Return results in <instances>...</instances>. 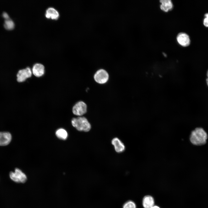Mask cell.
Wrapping results in <instances>:
<instances>
[{"label": "cell", "mask_w": 208, "mask_h": 208, "mask_svg": "<svg viewBox=\"0 0 208 208\" xmlns=\"http://www.w3.org/2000/svg\"><path fill=\"white\" fill-rule=\"evenodd\" d=\"M55 135L59 139L64 140H66L68 137L67 131L62 128L59 129L56 131Z\"/></svg>", "instance_id": "5bb4252c"}, {"label": "cell", "mask_w": 208, "mask_h": 208, "mask_svg": "<svg viewBox=\"0 0 208 208\" xmlns=\"http://www.w3.org/2000/svg\"><path fill=\"white\" fill-rule=\"evenodd\" d=\"M3 17L6 19L9 18V17L8 14L6 12H3L2 14Z\"/></svg>", "instance_id": "ac0fdd59"}, {"label": "cell", "mask_w": 208, "mask_h": 208, "mask_svg": "<svg viewBox=\"0 0 208 208\" xmlns=\"http://www.w3.org/2000/svg\"><path fill=\"white\" fill-rule=\"evenodd\" d=\"M177 39L179 44L183 47L187 46L190 43L189 36L184 33H179L177 36Z\"/></svg>", "instance_id": "ba28073f"}, {"label": "cell", "mask_w": 208, "mask_h": 208, "mask_svg": "<svg viewBox=\"0 0 208 208\" xmlns=\"http://www.w3.org/2000/svg\"><path fill=\"white\" fill-rule=\"evenodd\" d=\"M111 143L114 146L115 151L118 153L123 152L125 149L124 144L118 138L115 137L112 139Z\"/></svg>", "instance_id": "30bf717a"}, {"label": "cell", "mask_w": 208, "mask_h": 208, "mask_svg": "<svg viewBox=\"0 0 208 208\" xmlns=\"http://www.w3.org/2000/svg\"><path fill=\"white\" fill-rule=\"evenodd\" d=\"M45 16L47 18L56 20L58 18L59 14L56 9L51 7L49 8L46 10Z\"/></svg>", "instance_id": "8fae6325"}, {"label": "cell", "mask_w": 208, "mask_h": 208, "mask_svg": "<svg viewBox=\"0 0 208 208\" xmlns=\"http://www.w3.org/2000/svg\"><path fill=\"white\" fill-rule=\"evenodd\" d=\"M206 76L207 77V78H208V69L206 72Z\"/></svg>", "instance_id": "44dd1931"}, {"label": "cell", "mask_w": 208, "mask_h": 208, "mask_svg": "<svg viewBox=\"0 0 208 208\" xmlns=\"http://www.w3.org/2000/svg\"><path fill=\"white\" fill-rule=\"evenodd\" d=\"M87 106L84 102L80 101L77 102L72 107L73 114L79 116H82L87 112Z\"/></svg>", "instance_id": "5b68a950"}, {"label": "cell", "mask_w": 208, "mask_h": 208, "mask_svg": "<svg viewBox=\"0 0 208 208\" xmlns=\"http://www.w3.org/2000/svg\"><path fill=\"white\" fill-rule=\"evenodd\" d=\"M4 26L6 29L11 30L14 28V24L13 21L9 18L5 20Z\"/></svg>", "instance_id": "9a60e30c"}, {"label": "cell", "mask_w": 208, "mask_h": 208, "mask_svg": "<svg viewBox=\"0 0 208 208\" xmlns=\"http://www.w3.org/2000/svg\"><path fill=\"white\" fill-rule=\"evenodd\" d=\"M12 136L8 132H0V146H5L11 142Z\"/></svg>", "instance_id": "9c48e42d"}, {"label": "cell", "mask_w": 208, "mask_h": 208, "mask_svg": "<svg viewBox=\"0 0 208 208\" xmlns=\"http://www.w3.org/2000/svg\"><path fill=\"white\" fill-rule=\"evenodd\" d=\"M72 126L79 131L88 132L91 129V124L88 119L82 116L73 118L71 121Z\"/></svg>", "instance_id": "7a4b0ae2"}, {"label": "cell", "mask_w": 208, "mask_h": 208, "mask_svg": "<svg viewBox=\"0 0 208 208\" xmlns=\"http://www.w3.org/2000/svg\"><path fill=\"white\" fill-rule=\"evenodd\" d=\"M206 82L207 86L208 87V78H207L206 79Z\"/></svg>", "instance_id": "d6986e66"}, {"label": "cell", "mask_w": 208, "mask_h": 208, "mask_svg": "<svg viewBox=\"0 0 208 208\" xmlns=\"http://www.w3.org/2000/svg\"><path fill=\"white\" fill-rule=\"evenodd\" d=\"M31 70L34 76L40 77L43 76L44 74V66L41 63H36L33 66Z\"/></svg>", "instance_id": "52a82bcc"}, {"label": "cell", "mask_w": 208, "mask_h": 208, "mask_svg": "<svg viewBox=\"0 0 208 208\" xmlns=\"http://www.w3.org/2000/svg\"><path fill=\"white\" fill-rule=\"evenodd\" d=\"M205 18L204 19L203 24L205 26L208 27V13L205 14Z\"/></svg>", "instance_id": "e0dca14e"}, {"label": "cell", "mask_w": 208, "mask_h": 208, "mask_svg": "<svg viewBox=\"0 0 208 208\" xmlns=\"http://www.w3.org/2000/svg\"><path fill=\"white\" fill-rule=\"evenodd\" d=\"M122 208H136L135 203L133 201H128L123 205Z\"/></svg>", "instance_id": "2e32d148"}, {"label": "cell", "mask_w": 208, "mask_h": 208, "mask_svg": "<svg viewBox=\"0 0 208 208\" xmlns=\"http://www.w3.org/2000/svg\"><path fill=\"white\" fill-rule=\"evenodd\" d=\"M207 137V134L204 129L202 128L198 127L192 132L190 140L194 145L200 146L206 143Z\"/></svg>", "instance_id": "6da1fadb"}, {"label": "cell", "mask_w": 208, "mask_h": 208, "mask_svg": "<svg viewBox=\"0 0 208 208\" xmlns=\"http://www.w3.org/2000/svg\"><path fill=\"white\" fill-rule=\"evenodd\" d=\"M151 208H160L158 206H153L152 207H151Z\"/></svg>", "instance_id": "ffe728a7"}, {"label": "cell", "mask_w": 208, "mask_h": 208, "mask_svg": "<svg viewBox=\"0 0 208 208\" xmlns=\"http://www.w3.org/2000/svg\"><path fill=\"white\" fill-rule=\"evenodd\" d=\"M32 74V70L29 67L20 70L16 75L17 80L18 82H23L28 78L31 77Z\"/></svg>", "instance_id": "8992f818"}, {"label": "cell", "mask_w": 208, "mask_h": 208, "mask_svg": "<svg viewBox=\"0 0 208 208\" xmlns=\"http://www.w3.org/2000/svg\"><path fill=\"white\" fill-rule=\"evenodd\" d=\"M154 204V199L151 196L147 195L144 198L142 204L144 208H151L153 206Z\"/></svg>", "instance_id": "4fadbf2b"}, {"label": "cell", "mask_w": 208, "mask_h": 208, "mask_svg": "<svg viewBox=\"0 0 208 208\" xmlns=\"http://www.w3.org/2000/svg\"><path fill=\"white\" fill-rule=\"evenodd\" d=\"M160 2L161 3L160 8L164 12H168L173 8V4L170 0H161Z\"/></svg>", "instance_id": "7c38bea8"}, {"label": "cell", "mask_w": 208, "mask_h": 208, "mask_svg": "<svg viewBox=\"0 0 208 208\" xmlns=\"http://www.w3.org/2000/svg\"><path fill=\"white\" fill-rule=\"evenodd\" d=\"M94 79L97 83L102 84L106 83L108 81L109 75L107 72L103 69L97 70L94 75Z\"/></svg>", "instance_id": "277c9868"}, {"label": "cell", "mask_w": 208, "mask_h": 208, "mask_svg": "<svg viewBox=\"0 0 208 208\" xmlns=\"http://www.w3.org/2000/svg\"><path fill=\"white\" fill-rule=\"evenodd\" d=\"M9 175L10 179L16 183H24L27 180L25 174L18 168H16L14 172H10Z\"/></svg>", "instance_id": "3957f363"}]
</instances>
